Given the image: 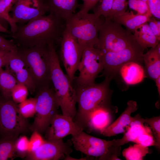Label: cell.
<instances>
[{
  "label": "cell",
  "mask_w": 160,
  "mask_h": 160,
  "mask_svg": "<svg viewBox=\"0 0 160 160\" xmlns=\"http://www.w3.org/2000/svg\"><path fill=\"white\" fill-rule=\"evenodd\" d=\"M72 137L71 141L76 150L93 157L99 158L111 147L116 145V140L107 141L91 136L83 130Z\"/></svg>",
  "instance_id": "cell-12"
},
{
  "label": "cell",
  "mask_w": 160,
  "mask_h": 160,
  "mask_svg": "<svg viewBox=\"0 0 160 160\" xmlns=\"http://www.w3.org/2000/svg\"><path fill=\"white\" fill-rule=\"evenodd\" d=\"M100 51L95 47H88L83 50L78 68L79 76L75 77L72 84L74 87H82L95 83L99 74L103 70Z\"/></svg>",
  "instance_id": "cell-9"
},
{
  "label": "cell",
  "mask_w": 160,
  "mask_h": 160,
  "mask_svg": "<svg viewBox=\"0 0 160 160\" xmlns=\"http://www.w3.org/2000/svg\"><path fill=\"white\" fill-rule=\"evenodd\" d=\"M109 109L106 105L99 106L92 112L88 119L87 127L91 130L98 131L108 127L111 121Z\"/></svg>",
  "instance_id": "cell-20"
},
{
  "label": "cell",
  "mask_w": 160,
  "mask_h": 160,
  "mask_svg": "<svg viewBox=\"0 0 160 160\" xmlns=\"http://www.w3.org/2000/svg\"><path fill=\"white\" fill-rule=\"evenodd\" d=\"M45 140L41 134L36 131H33V133L29 140L28 153L37 150L43 143Z\"/></svg>",
  "instance_id": "cell-35"
},
{
  "label": "cell",
  "mask_w": 160,
  "mask_h": 160,
  "mask_svg": "<svg viewBox=\"0 0 160 160\" xmlns=\"http://www.w3.org/2000/svg\"><path fill=\"white\" fill-rule=\"evenodd\" d=\"M63 20L49 13L17 25L15 32L11 33L14 40L21 48L32 47L60 41L65 28Z\"/></svg>",
  "instance_id": "cell-1"
},
{
  "label": "cell",
  "mask_w": 160,
  "mask_h": 160,
  "mask_svg": "<svg viewBox=\"0 0 160 160\" xmlns=\"http://www.w3.org/2000/svg\"><path fill=\"white\" fill-rule=\"evenodd\" d=\"M127 6V0H113L110 13L106 18L113 20L117 16L125 12Z\"/></svg>",
  "instance_id": "cell-33"
},
{
  "label": "cell",
  "mask_w": 160,
  "mask_h": 160,
  "mask_svg": "<svg viewBox=\"0 0 160 160\" xmlns=\"http://www.w3.org/2000/svg\"><path fill=\"white\" fill-rule=\"evenodd\" d=\"M94 157L88 156L85 157L81 158L79 159H76L73 158L69 156H67L65 157L64 160H92Z\"/></svg>",
  "instance_id": "cell-44"
},
{
  "label": "cell",
  "mask_w": 160,
  "mask_h": 160,
  "mask_svg": "<svg viewBox=\"0 0 160 160\" xmlns=\"http://www.w3.org/2000/svg\"><path fill=\"white\" fill-rule=\"evenodd\" d=\"M149 11L152 15L160 19V0H148Z\"/></svg>",
  "instance_id": "cell-37"
},
{
  "label": "cell",
  "mask_w": 160,
  "mask_h": 160,
  "mask_svg": "<svg viewBox=\"0 0 160 160\" xmlns=\"http://www.w3.org/2000/svg\"><path fill=\"white\" fill-rule=\"evenodd\" d=\"M149 153L148 147L137 144L124 149L122 154L127 160H141L146 154Z\"/></svg>",
  "instance_id": "cell-28"
},
{
  "label": "cell",
  "mask_w": 160,
  "mask_h": 160,
  "mask_svg": "<svg viewBox=\"0 0 160 160\" xmlns=\"http://www.w3.org/2000/svg\"><path fill=\"white\" fill-rule=\"evenodd\" d=\"M156 82V85L157 87L159 94L160 96V76H159L155 80Z\"/></svg>",
  "instance_id": "cell-45"
},
{
  "label": "cell",
  "mask_w": 160,
  "mask_h": 160,
  "mask_svg": "<svg viewBox=\"0 0 160 160\" xmlns=\"http://www.w3.org/2000/svg\"><path fill=\"white\" fill-rule=\"evenodd\" d=\"M78 0H45L48 12L66 21L74 13Z\"/></svg>",
  "instance_id": "cell-19"
},
{
  "label": "cell",
  "mask_w": 160,
  "mask_h": 160,
  "mask_svg": "<svg viewBox=\"0 0 160 160\" xmlns=\"http://www.w3.org/2000/svg\"><path fill=\"white\" fill-rule=\"evenodd\" d=\"M15 153L17 157L25 158L29 153V139L25 136L18 137L15 144Z\"/></svg>",
  "instance_id": "cell-31"
},
{
  "label": "cell",
  "mask_w": 160,
  "mask_h": 160,
  "mask_svg": "<svg viewBox=\"0 0 160 160\" xmlns=\"http://www.w3.org/2000/svg\"><path fill=\"white\" fill-rule=\"evenodd\" d=\"M113 0H100L94 10V13L99 16H103L105 18L108 17Z\"/></svg>",
  "instance_id": "cell-34"
},
{
  "label": "cell",
  "mask_w": 160,
  "mask_h": 160,
  "mask_svg": "<svg viewBox=\"0 0 160 160\" xmlns=\"http://www.w3.org/2000/svg\"><path fill=\"white\" fill-rule=\"evenodd\" d=\"M133 33L136 42L143 50L148 47H154L160 41L152 31L148 22L138 28Z\"/></svg>",
  "instance_id": "cell-24"
},
{
  "label": "cell",
  "mask_w": 160,
  "mask_h": 160,
  "mask_svg": "<svg viewBox=\"0 0 160 160\" xmlns=\"http://www.w3.org/2000/svg\"><path fill=\"white\" fill-rule=\"evenodd\" d=\"M36 103L35 97L26 99L18 105L19 112L26 119L33 117L36 113Z\"/></svg>",
  "instance_id": "cell-29"
},
{
  "label": "cell",
  "mask_w": 160,
  "mask_h": 160,
  "mask_svg": "<svg viewBox=\"0 0 160 160\" xmlns=\"http://www.w3.org/2000/svg\"><path fill=\"white\" fill-rule=\"evenodd\" d=\"M18 48L17 52L24 61L38 88L51 84L50 44Z\"/></svg>",
  "instance_id": "cell-5"
},
{
  "label": "cell",
  "mask_w": 160,
  "mask_h": 160,
  "mask_svg": "<svg viewBox=\"0 0 160 160\" xmlns=\"http://www.w3.org/2000/svg\"><path fill=\"white\" fill-rule=\"evenodd\" d=\"M15 52L0 48V68L8 65Z\"/></svg>",
  "instance_id": "cell-39"
},
{
  "label": "cell",
  "mask_w": 160,
  "mask_h": 160,
  "mask_svg": "<svg viewBox=\"0 0 160 160\" xmlns=\"http://www.w3.org/2000/svg\"><path fill=\"white\" fill-rule=\"evenodd\" d=\"M156 19L151 17L148 22L153 34L160 40V22Z\"/></svg>",
  "instance_id": "cell-40"
},
{
  "label": "cell",
  "mask_w": 160,
  "mask_h": 160,
  "mask_svg": "<svg viewBox=\"0 0 160 160\" xmlns=\"http://www.w3.org/2000/svg\"><path fill=\"white\" fill-rule=\"evenodd\" d=\"M71 142H64L62 139L46 140L37 150L28 153L27 160H58L64 159L72 152Z\"/></svg>",
  "instance_id": "cell-13"
},
{
  "label": "cell",
  "mask_w": 160,
  "mask_h": 160,
  "mask_svg": "<svg viewBox=\"0 0 160 160\" xmlns=\"http://www.w3.org/2000/svg\"><path fill=\"white\" fill-rule=\"evenodd\" d=\"M137 44L132 32L119 23L106 18L100 28L98 42L95 47L101 52H116Z\"/></svg>",
  "instance_id": "cell-6"
},
{
  "label": "cell",
  "mask_w": 160,
  "mask_h": 160,
  "mask_svg": "<svg viewBox=\"0 0 160 160\" xmlns=\"http://www.w3.org/2000/svg\"><path fill=\"white\" fill-rule=\"evenodd\" d=\"M127 105L125 110L114 122L100 132L101 134L110 137L126 131L134 119L131 116V113L137 109V105L135 101L129 100L128 102Z\"/></svg>",
  "instance_id": "cell-16"
},
{
  "label": "cell",
  "mask_w": 160,
  "mask_h": 160,
  "mask_svg": "<svg viewBox=\"0 0 160 160\" xmlns=\"http://www.w3.org/2000/svg\"><path fill=\"white\" fill-rule=\"evenodd\" d=\"M51 81L55 96L62 114L74 120L77 111L75 89L66 74L62 70L54 44H50Z\"/></svg>",
  "instance_id": "cell-2"
},
{
  "label": "cell",
  "mask_w": 160,
  "mask_h": 160,
  "mask_svg": "<svg viewBox=\"0 0 160 160\" xmlns=\"http://www.w3.org/2000/svg\"><path fill=\"white\" fill-rule=\"evenodd\" d=\"M144 50L138 44L116 52H101L103 73L111 80L118 72L120 68L130 61L143 62Z\"/></svg>",
  "instance_id": "cell-10"
},
{
  "label": "cell",
  "mask_w": 160,
  "mask_h": 160,
  "mask_svg": "<svg viewBox=\"0 0 160 160\" xmlns=\"http://www.w3.org/2000/svg\"><path fill=\"white\" fill-rule=\"evenodd\" d=\"M36 100V116L29 130L44 133L54 117L58 113L59 107L52 84L38 88Z\"/></svg>",
  "instance_id": "cell-7"
},
{
  "label": "cell",
  "mask_w": 160,
  "mask_h": 160,
  "mask_svg": "<svg viewBox=\"0 0 160 160\" xmlns=\"http://www.w3.org/2000/svg\"><path fill=\"white\" fill-rule=\"evenodd\" d=\"M83 130L71 116L57 113L46 130L45 137L46 140L59 139L68 135H75Z\"/></svg>",
  "instance_id": "cell-15"
},
{
  "label": "cell",
  "mask_w": 160,
  "mask_h": 160,
  "mask_svg": "<svg viewBox=\"0 0 160 160\" xmlns=\"http://www.w3.org/2000/svg\"><path fill=\"white\" fill-rule=\"evenodd\" d=\"M109 78L102 82L82 87H74L78 109L74 121L83 129L87 126L89 117L97 107L106 105L109 94Z\"/></svg>",
  "instance_id": "cell-3"
},
{
  "label": "cell",
  "mask_w": 160,
  "mask_h": 160,
  "mask_svg": "<svg viewBox=\"0 0 160 160\" xmlns=\"http://www.w3.org/2000/svg\"><path fill=\"white\" fill-rule=\"evenodd\" d=\"M0 48L12 52H17L18 48L14 41L0 36Z\"/></svg>",
  "instance_id": "cell-38"
},
{
  "label": "cell",
  "mask_w": 160,
  "mask_h": 160,
  "mask_svg": "<svg viewBox=\"0 0 160 160\" xmlns=\"http://www.w3.org/2000/svg\"><path fill=\"white\" fill-rule=\"evenodd\" d=\"M144 123H146L152 129V132L156 141V147L158 149L160 148V116L144 119Z\"/></svg>",
  "instance_id": "cell-30"
},
{
  "label": "cell",
  "mask_w": 160,
  "mask_h": 160,
  "mask_svg": "<svg viewBox=\"0 0 160 160\" xmlns=\"http://www.w3.org/2000/svg\"><path fill=\"white\" fill-rule=\"evenodd\" d=\"M8 65L10 70L15 73L17 82L25 85L31 94L33 93L36 86L24 61L17 52L14 53Z\"/></svg>",
  "instance_id": "cell-17"
},
{
  "label": "cell",
  "mask_w": 160,
  "mask_h": 160,
  "mask_svg": "<svg viewBox=\"0 0 160 160\" xmlns=\"http://www.w3.org/2000/svg\"><path fill=\"white\" fill-rule=\"evenodd\" d=\"M11 16L17 24H23L44 15L48 9L45 0H15Z\"/></svg>",
  "instance_id": "cell-14"
},
{
  "label": "cell",
  "mask_w": 160,
  "mask_h": 160,
  "mask_svg": "<svg viewBox=\"0 0 160 160\" xmlns=\"http://www.w3.org/2000/svg\"><path fill=\"white\" fill-rule=\"evenodd\" d=\"M0 68V92L3 97L10 98L12 91L18 82L9 68Z\"/></svg>",
  "instance_id": "cell-25"
},
{
  "label": "cell",
  "mask_w": 160,
  "mask_h": 160,
  "mask_svg": "<svg viewBox=\"0 0 160 160\" xmlns=\"http://www.w3.org/2000/svg\"><path fill=\"white\" fill-rule=\"evenodd\" d=\"M18 137H6L0 138V160H7L15 155V144Z\"/></svg>",
  "instance_id": "cell-26"
},
{
  "label": "cell",
  "mask_w": 160,
  "mask_h": 160,
  "mask_svg": "<svg viewBox=\"0 0 160 160\" xmlns=\"http://www.w3.org/2000/svg\"><path fill=\"white\" fill-rule=\"evenodd\" d=\"M145 72L155 80L160 76V44L151 48L143 55Z\"/></svg>",
  "instance_id": "cell-22"
},
{
  "label": "cell",
  "mask_w": 160,
  "mask_h": 160,
  "mask_svg": "<svg viewBox=\"0 0 160 160\" xmlns=\"http://www.w3.org/2000/svg\"><path fill=\"white\" fill-rule=\"evenodd\" d=\"M143 119L139 115L134 117L133 121L127 127L123 137L117 139V143L119 146L124 145L129 142H134L135 140L141 135L151 132V130L145 127Z\"/></svg>",
  "instance_id": "cell-23"
},
{
  "label": "cell",
  "mask_w": 160,
  "mask_h": 160,
  "mask_svg": "<svg viewBox=\"0 0 160 160\" xmlns=\"http://www.w3.org/2000/svg\"><path fill=\"white\" fill-rule=\"evenodd\" d=\"M29 126L27 119L19 112L17 103L11 98L0 97V138L18 137L29 130Z\"/></svg>",
  "instance_id": "cell-8"
},
{
  "label": "cell",
  "mask_w": 160,
  "mask_h": 160,
  "mask_svg": "<svg viewBox=\"0 0 160 160\" xmlns=\"http://www.w3.org/2000/svg\"><path fill=\"white\" fill-rule=\"evenodd\" d=\"M103 21L101 16L94 13L79 11L65 21V29L77 40L83 49L87 47H95Z\"/></svg>",
  "instance_id": "cell-4"
},
{
  "label": "cell",
  "mask_w": 160,
  "mask_h": 160,
  "mask_svg": "<svg viewBox=\"0 0 160 160\" xmlns=\"http://www.w3.org/2000/svg\"><path fill=\"white\" fill-rule=\"evenodd\" d=\"M145 2H146L148 4V0H142Z\"/></svg>",
  "instance_id": "cell-47"
},
{
  "label": "cell",
  "mask_w": 160,
  "mask_h": 160,
  "mask_svg": "<svg viewBox=\"0 0 160 160\" xmlns=\"http://www.w3.org/2000/svg\"><path fill=\"white\" fill-rule=\"evenodd\" d=\"M137 14L144 15L150 11L147 3L142 0H139L138 4L136 11Z\"/></svg>",
  "instance_id": "cell-42"
},
{
  "label": "cell",
  "mask_w": 160,
  "mask_h": 160,
  "mask_svg": "<svg viewBox=\"0 0 160 160\" xmlns=\"http://www.w3.org/2000/svg\"><path fill=\"white\" fill-rule=\"evenodd\" d=\"M83 4L79 11L82 13H88L96 6L100 0H82Z\"/></svg>",
  "instance_id": "cell-41"
},
{
  "label": "cell",
  "mask_w": 160,
  "mask_h": 160,
  "mask_svg": "<svg viewBox=\"0 0 160 160\" xmlns=\"http://www.w3.org/2000/svg\"><path fill=\"white\" fill-rule=\"evenodd\" d=\"M140 62L132 61L122 65L118 72L125 84L134 85L141 82L146 77L145 69Z\"/></svg>",
  "instance_id": "cell-18"
},
{
  "label": "cell",
  "mask_w": 160,
  "mask_h": 160,
  "mask_svg": "<svg viewBox=\"0 0 160 160\" xmlns=\"http://www.w3.org/2000/svg\"><path fill=\"white\" fill-rule=\"evenodd\" d=\"M28 91L26 86L17 83L12 91L11 98L15 103H20L26 99Z\"/></svg>",
  "instance_id": "cell-32"
},
{
  "label": "cell",
  "mask_w": 160,
  "mask_h": 160,
  "mask_svg": "<svg viewBox=\"0 0 160 160\" xmlns=\"http://www.w3.org/2000/svg\"><path fill=\"white\" fill-rule=\"evenodd\" d=\"M137 144L148 147L155 146L156 141L151 132L143 134L140 135L134 141Z\"/></svg>",
  "instance_id": "cell-36"
},
{
  "label": "cell",
  "mask_w": 160,
  "mask_h": 160,
  "mask_svg": "<svg viewBox=\"0 0 160 160\" xmlns=\"http://www.w3.org/2000/svg\"><path fill=\"white\" fill-rule=\"evenodd\" d=\"M60 57L66 75L73 83L83 49L77 40L65 28L60 40Z\"/></svg>",
  "instance_id": "cell-11"
},
{
  "label": "cell",
  "mask_w": 160,
  "mask_h": 160,
  "mask_svg": "<svg viewBox=\"0 0 160 160\" xmlns=\"http://www.w3.org/2000/svg\"><path fill=\"white\" fill-rule=\"evenodd\" d=\"M139 0H128V5L130 9L136 11Z\"/></svg>",
  "instance_id": "cell-43"
},
{
  "label": "cell",
  "mask_w": 160,
  "mask_h": 160,
  "mask_svg": "<svg viewBox=\"0 0 160 160\" xmlns=\"http://www.w3.org/2000/svg\"><path fill=\"white\" fill-rule=\"evenodd\" d=\"M15 1V0H0V21L1 20H4L9 24L11 33L15 32L17 28V24L9 14Z\"/></svg>",
  "instance_id": "cell-27"
},
{
  "label": "cell",
  "mask_w": 160,
  "mask_h": 160,
  "mask_svg": "<svg viewBox=\"0 0 160 160\" xmlns=\"http://www.w3.org/2000/svg\"><path fill=\"white\" fill-rule=\"evenodd\" d=\"M4 33L11 34V31H8L3 25L1 24L0 21V33Z\"/></svg>",
  "instance_id": "cell-46"
},
{
  "label": "cell",
  "mask_w": 160,
  "mask_h": 160,
  "mask_svg": "<svg viewBox=\"0 0 160 160\" xmlns=\"http://www.w3.org/2000/svg\"><path fill=\"white\" fill-rule=\"evenodd\" d=\"M152 15L150 11L144 15H139L134 14L132 11H127L117 16L113 20L134 33L138 28L147 23Z\"/></svg>",
  "instance_id": "cell-21"
}]
</instances>
